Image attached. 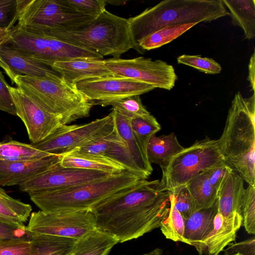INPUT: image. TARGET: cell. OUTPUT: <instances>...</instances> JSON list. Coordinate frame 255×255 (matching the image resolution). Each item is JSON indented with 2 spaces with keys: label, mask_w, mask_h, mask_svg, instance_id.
Wrapping results in <instances>:
<instances>
[{
  "label": "cell",
  "mask_w": 255,
  "mask_h": 255,
  "mask_svg": "<svg viewBox=\"0 0 255 255\" xmlns=\"http://www.w3.org/2000/svg\"><path fill=\"white\" fill-rule=\"evenodd\" d=\"M31 211L30 205L12 198L0 187V220L23 226Z\"/></svg>",
  "instance_id": "4dcf8cb0"
},
{
  "label": "cell",
  "mask_w": 255,
  "mask_h": 255,
  "mask_svg": "<svg viewBox=\"0 0 255 255\" xmlns=\"http://www.w3.org/2000/svg\"><path fill=\"white\" fill-rule=\"evenodd\" d=\"M41 35L57 38L103 57H118L131 49L137 50L128 19L107 10L74 29L52 30Z\"/></svg>",
  "instance_id": "5b68a950"
},
{
  "label": "cell",
  "mask_w": 255,
  "mask_h": 255,
  "mask_svg": "<svg viewBox=\"0 0 255 255\" xmlns=\"http://www.w3.org/2000/svg\"><path fill=\"white\" fill-rule=\"evenodd\" d=\"M249 75L248 80L250 84V87L255 93V52H253L251 55L248 65Z\"/></svg>",
  "instance_id": "bcb514c9"
},
{
  "label": "cell",
  "mask_w": 255,
  "mask_h": 255,
  "mask_svg": "<svg viewBox=\"0 0 255 255\" xmlns=\"http://www.w3.org/2000/svg\"><path fill=\"white\" fill-rule=\"evenodd\" d=\"M245 190L244 180L232 171L227 175L217 191L218 212L238 230L243 226L240 207Z\"/></svg>",
  "instance_id": "2e32d148"
},
{
  "label": "cell",
  "mask_w": 255,
  "mask_h": 255,
  "mask_svg": "<svg viewBox=\"0 0 255 255\" xmlns=\"http://www.w3.org/2000/svg\"><path fill=\"white\" fill-rule=\"evenodd\" d=\"M75 151L106 157L121 164L127 170L147 179L133 162L116 128L109 134Z\"/></svg>",
  "instance_id": "ac0fdd59"
},
{
  "label": "cell",
  "mask_w": 255,
  "mask_h": 255,
  "mask_svg": "<svg viewBox=\"0 0 255 255\" xmlns=\"http://www.w3.org/2000/svg\"><path fill=\"white\" fill-rule=\"evenodd\" d=\"M66 3L83 13L97 16L105 10L106 0H64Z\"/></svg>",
  "instance_id": "60d3db41"
},
{
  "label": "cell",
  "mask_w": 255,
  "mask_h": 255,
  "mask_svg": "<svg viewBox=\"0 0 255 255\" xmlns=\"http://www.w3.org/2000/svg\"><path fill=\"white\" fill-rule=\"evenodd\" d=\"M198 24L197 22L168 26L161 28L144 38L138 44L143 54L145 50L158 48L175 39L188 30Z\"/></svg>",
  "instance_id": "1f68e13d"
},
{
  "label": "cell",
  "mask_w": 255,
  "mask_h": 255,
  "mask_svg": "<svg viewBox=\"0 0 255 255\" xmlns=\"http://www.w3.org/2000/svg\"><path fill=\"white\" fill-rule=\"evenodd\" d=\"M17 9V0H0V28L14 27Z\"/></svg>",
  "instance_id": "ab89813d"
},
{
  "label": "cell",
  "mask_w": 255,
  "mask_h": 255,
  "mask_svg": "<svg viewBox=\"0 0 255 255\" xmlns=\"http://www.w3.org/2000/svg\"><path fill=\"white\" fill-rule=\"evenodd\" d=\"M238 231L218 211L214 220L213 229L202 241L199 255H202L206 251L207 255H219L226 247L236 240Z\"/></svg>",
  "instance_id": "603a6c76"
},
{
  "label": "cell",
  "mask_w": 255,
  "mask_h": 255,
  "mask_svg": "<svg viewBox=\"0 0 255 255\" xmlns=\"http://www.w3.org/2000/svg\"><path fill=\"white\" fill-rule=\"evenodd\" d=\"M94 105L109 106L114 101L148 93L155 88L146 83L115 75L87 79L75 84Z\"/></svg>",
  "instance_id": "4fadbf2b"
},
{
  "label": "cell",
  "mask_w": 255,
  "mask_h": 255,
  "mask_svg": "<svg viewBox=\"0 0 255 255\" xmlns=\"http://www.w3.org/2000/svg\"><path fill=\"white\" fill-rule=\"evenodd\" d=\"M242 255L238 253V254H235V255Z\"/></svg>",
  "instance_id": "f907efd6"
},
{
  "label": "cell",
  "mask_w": 255,
  "mask_h": 255,
  "mask_svg": "<svg viewBox=\"0 0 255 255\" xmlns=\"http://www.w3.org/2000/svg\"><path fill=\"white\" fill-rule=\"evenodd\" d=\"M225 161L249 185L255 186V94L244 98L238 92L218 139Z\"/></svg>",
  "instance_id": "7a4b0ae2"
},
{
  "label": "cell",
  "mask_w": 255,
  "mask_h": 255,
  "mask_svg": "<svg viewBox=\"0 0 255 255\" xmlns=\"http://www.w3.org/2000/svg\"><path fill=\"white\" fill-rule=\"evenodd\" d=\"M178 64L189 66L200 71L209 74H217L221 72L222 67L214 59L202 57L200 55L183 54L177 58Z\"/></svg>",
  "instance_id": "8d00e7d4"
},
{
  "label": "cell",
  "mask_w": 255,
  "mask_h": 255,
  "mask_svg": "<svg viewBox=\"0 0 255 255\" xmlns=\"http://www.w3.org/2000/svg\"><path fill=\"white\" fill-rule=\"evenodd\" d=\"M30 239L26 226H21L0 220V240L5 239Z\"/></svg>",
  "instance_id": "b9f144b4"
},
{
  "label": "cell",
  "mask_w": 255,
  "mask_h": 255,
  "mask_svg": "<svg viewBox=\"0 0 255 255\" xmlns=\"http://www.w3.org/2000/svg\"><path fill=\"white\" fill-rule=\"evenodd\" d=\"M6 44L49 66L55 62L71 59L103 58L100 55L57 38L16 28L11 39Z\"/></svg>",
  "instance_id": "9c48e42d"
},
{
  "label": "cell",
  "mask_w": 255,
  "mask_h": 255,
  "mask_svg": "<svg viewBox=\"0 0 255 255\" xmlns=\"http://www.w3.org/2000/svg\"><path fill=\"white\" fill-rule=\"evenodd\" d=\"M115 128L111 112L108 115L82 125H69L44 140L32 144L52 155L62 156L111 133Z\"/></svg>",
  "instance_id": "8fae6325"
},
{
  "label": "cell",
  "mask_w": 255,
  "mask_h": 255,
  "mask_svg": "<svg viewBox=\"0 0 255 255\" xmlns=\"http://www.w3.org/2000/svg\"><path fill=\"white\" fill-rule=\"evenodd\" d=\"M61 157L52 155L27 162L0 159V185H19L55 166L60 162Z\"/></svg>",
  "instance_id": "e0dca14e"
},
{
  "label": "cell",
  "mask_w": 255,
  "mask_h": 255,
  "mask_svg": "<svg viewBox=\"0 0 255 255\" xmlns=\"http://www.w3.org/2000/svg\"><path fill=\"white\" fill-rule=\"evenodd\" d=\"M163 250L160 248H156L150 252L140 255H162Z\"/></svg>",
  "instance_id": "681fc988"
},
{
  "label": "cell",
  "mask_w": 255,
  "mask_h": 255,
  "mask_svg": "<svg viewBox=\"0 0 255 255\" xmlns=\"http://www.w3.org/2000/svg\"><path fill=\"white\" fill-rule=\"evenodd\" d=\"M184 148L173 132L158 136L154 134L151 137L147 145V159L151 164H158L162 169Z\"/></svg>",
  "instance_id": "d4e9b609"
},
{
  "label": "cell",
  "mask_w": 255,
  "mask_h": 255,
  "mask_svg": "<svg viewBox=\"0 0 255 255\" xmlns=\"http://www.w3.org/2000/svg\"><path fill=\"white\" fill-rule=\"evenodd\" d=\"M118 243L112 236L96 229L77 240L72 252L74 255H107Z\"/></svg>",
  "instance_id": "4316f807"
},
{
  "label": "cell",
  "mask_w": 255,
  "mask_h": 255,
  "mask_svg": "<svg viewBox=\"0 0 255 255\" xmlns=\"http://www.w3.org/2000/svg\"><path fill=\"white\" fill-rule=\"evenodd\" d=\"M116 129L125 143L128 153L135 165L148 178L153 171L149 162L146 148L133 133L130 127V119L112 110Z\"/></svg>",
  "instance_id": "44dd1931"
},
{
  "label": "cell",
  "mask_w": 255,
  "mask_h": 255,
  "mask_svg": "<svg viewBox=\"0 0 255 255\" xmlns=\"http://www.w3.org/2000/svg\"><path fill=\"white\" fill-rule=\"evenodd\" d=\"M60 163L65 167L98 170L111 174L126 170L121 164L106 157L76 151L62 155Z\"/></svg>",
  "instance_id": "cb8c5ba5"
},
{
  "label": "cell",
  "mask_w": 255,
  "mask_h": 255,
  "mask_svg": "<svg viewBox=\"0 0 255 255\" xmlns=\"http://www.w3.org/2000/svg\"><path fill=\"white\" fill-rule=\"evenodd\" d=\"M16 115L23 122L32 144L40 142L69 125L62 124L59 117L43 110L19 89L9 86Z\"/></svg>",
  "instance_id": "5bb4252c"
},
{
  "label": "cell",
  "mask_w": 255,
  "mask_h": 255,
  "mask_svg": "<svg viewBox=\"0 0 255 255\" xmlns=\"http://www.w3.org/2000/svg\"><path fill=\"white\" fill-rule=\"evenodd\" d=\"M33 255H69L77 240L30 233Z\"/></svg>",
  "instance_id": "f1b7e54d"
},
{
  "label": "cell",
  "mask_w": 255,
  "mask_h": 255,
  "mask_svg": "<svg viewBox=\"0 0 255 255\" xmlns=\"http://www.w3.org/2000/svg\"><path fill=\"white\" fill-rule=\"evenodd\" d=\"M224 251V255H233L240 254L242 255H255V238L253 237L248 240L230 245Z\"/></svg>",
  "instance_id": "f6af8a7d"
},
{
  "label": "cell",
  "mask_w": 255,
  "mask_h": 255,
  "mask_svg": "<svg viewBox=\"0 0 255 255\" xmlns=\"http://www.w3.org/2000/svg\"><path fill=\"white\" fill-rule=\"evenodd\" d=\"M50 67L63 80L75 85L83 80L113 75L105 60L100 59L80 58L58 61Z\"/></svg>",
  "instance_id": "d6986e66"
},
{
  "label": "cell",
  "mask_w": 255,
  "mask_h": 255,
  "mask_svg": "<svg viewBox=\"0 0 255 255\" xmlns=\"http://www.w3.org/2000/svg\"><path fill=\"white\" fill-rule=\"evenodd\" d=\"M232 171L233 170L225 160L216 163L207 170L210 183L218 191L225 177Z\"/></svg>",
  "instance_id": "7bdbcfd3"
},
{
  "label": "cell",
  "mask_w": 255,
  "mask_h": 255,
  "mask_svg": "<svg viewBox=\"0 0 255 255\" xmlns=\"http://www.w3.org/2000/svg\"><path fill=\"white\" fill-rule=\"evenodd\" d=\"M105 61L113 75L130 78L155 88L170 90L177 80L173 66L161 60L143 57L126 59L118 57Z\"/></svg>",
  "instance_id": "7c38bea8"
},
{
  "label": "cell",
  "mask_w": 255,
  "mask_h": 255,
  "mask_svg": "<svg viewBox=\"0 0 255 255\" xmlns=\"http://www.w3.org/2000/svg\"><path fill=\"white\" fill-rule=\"evenodd\" d=\"M15 30V26L12 29L0 28V45L9 41Z\"/></svg>",
  "instance_id": "7dc6e473"
},
{
  "label": "cell",
  "mask_w": 255,
  "mask_h": 255,
  "mask_svg": "<svg viewBox=\"0 0 255 255\" xmlns=\"http://www.w3.org/2000/svg\"><path fill=\"white\" fill-rule=\"evenodd\" d=\"M222 0L229 9L232 23L243 29L245 38L254 39L255 37V0Z\"/></svg>",
  "instance_id": "484cf974"
},
{
  "label": "cell",
  "mask_w": 255,
  "mask_h": 255,
  "mask_svg": "<svg viewBox=\"0 0 255 255\" xmlns=\"http://www.w3.org/2000/svg\"><path fill=\"white\" fill-rule=\"evenodd\" d=\"M17 3L16 29L38 34L73 29L97 17L75 9L64 0H17Z\"/></svg>",
  "instance_id": "52a82bcc"
},
{
  "label": "cell",
  "mask_w": 255,
  "mask_h": 255,
  "mask_svg": "<svg viewBox=\"0 0 255 255\" xmlns=\"http://www.w3.org/2000/svg\"><path fill=\"white\" fill-rule=\"evenodd\" d=\"M128 170L69 188L28 193L30 200L45 212L91 210L108 199L146 180Z\"/></svg>",
  "instance_id": "3957f363"
},
{
  "label": "cell",
  "mask_w": 255,
  "mask_h": 255,
  "mask_svg": "<svg viewBox=\"0 0 255 255\" xmlns=\"http://www.w3.org/2000/svg\"><path fill=\"white\" fill-rule=\"evenodd\" d=\"M170 206L167 216L161 223L160 228L167 239L184 242L185 221L174 205V197L169 193Z\"/></svg>",
  "instance_id": "d6a6232c"
},
{
  "label": "cell",
  "mask_w": 255,
  "mask_h": 255,
  "mask_svg": "<svg viewBox=\"0 0 255 255\" xmlns=\"http://www.w3.org/2000/svg\"><path fill=\"white\" fill-rule=\"evenodd\" d=\"M9 86L0 70V110L16 115L15 108L9 91Z\"/></svg>",
  "instance_id": "ee69618b"
},
{
  "label": "cell",
  "mask_w": 255,
  "mask_h": 255,
  "mask_svg": "<svg viewBox=\"0 0 255 255\" xmlns=\"http://www.w3.org/2000/svg\"><path fill=\"white\" fill-rule=\"evenodd\" d=\"M111 175L98 170L65 167L59 162L47 171L18 186L21 191L27 193L58 190L100 180Z\"/></svg>",
  "instance_id": "9a60e30c"
},
{
  "label": "cell",
  "mask_w": 255,
  "mask_h": 255,
  "mask_svg": "<svg viewBox=\"0 0 255 255\" xmlns=\"http://www.w3.org/2000/svg\"><path fill=\"white\" fill-rule=\"evenodd\" d=\"M218 211V199L211 206L193 213L185 221L184 243L194 246L198 254L202 241L214 228V220Z\"/></svg>",
  "instance_id": "7402d4cb"
},
{
  "label": "cell",
  "mask_w": 255,
  "mask_h": 255,
  "mask_svg": "<svg viewBox=\"0 0 255 255\" xmlns=\"http://www.w3.org/2000/svg\"><path fill=\"white\" fill-rule=\"evenodd\" d=\"M95 218L91 210L71 212H32L26 226L27 232L75 240L93 232Z\"/></svg>",
  "instance_id": "30bf717a"
},
{
  "label": "cell",
  "mask_w": 255,
  "mask_h": 255,
  "mask_svg": "<svg viewBox=\"0 0 255 255\" xmlns=\"http://www.w3.org/2000/svg\"><path fill=\"white\" fill-rule=\"evenodd\" d=\"M130 124L133 133L146 148L151 137L161 129L160 124L151 114L132 118Z\"/></svg>",
  "instance_id": "836d02e7"
},
{
  "label": "cell",
  "mask_w": 255,
  "mask_h": 255,
  "mask_svg": "<svg viewBox=\"0 0 255 255\" xmlns=\"http://www.w3.org/2000/svg\"><path fill=\"white\" fill-rule=\"evenodd\" d=\"M185 186L192 198L194 212L212 206L217 199V191L209 182L207 170L195 176Z\"/></svg>",
  "instance_id": "83f0119b"
},
{
  "label": "cell",
  "mask_w": 255,
  "mask_h": 255,
  "mask_svg": "<svg viewBox=\"0 0 255 255\" xmlns=\"http://www.w3.org/2000/svg\"><path fill=\"white\" fill-rule=\"evenodd\" d=\"M0 67H1L4 71L5 74L9 77L12 84L14 83V77L8 68V66L3 61L0 56Z\"/></svg>",
  "instance_id": "c3c4849f"
},
{
  "label": "cell",
  "mask_w": 255,
  "mask_h": 255,
  "mask_svg": "<svg viewBox=\"0 0 255 255\" xmlns=\"http://www.w3.org/2000/svg\"><path fill=\"white\" fill-rule=\"evenodd\" d=\"M225 160L218 140L206 136L196 140L175 155L167 165L162 168V177L157 185L161 191L172 192L186 185L198 174Z\"/></svg>",
  "instance_id": "ba28073f"
},
{
  "label": "cell",
  "mask_w": 255,
  "mask_h": 255,
  "mask_svg": "<svg viewBox=\"0 0 255 255\" xmlns=\"http://www.w3.org/2000/svg\"><path fill=\"white\" fill-rule=\"evenodd\" d=\"M14 83L42 109L59 117L64 125L88 117L93 106L75 85L60 76L45 78L17 75Z\"/></svg>",
  "instance_id": "8992f818"
},
{
  "label": "cell",
  "mask_w": 255,
  "mask_h": 255,
  "mask_svg": "<svg viewBox=\"0 0 255 255\" xmlns=\"http://www.w3.org/2000/svg\"><path fill=\"white\" fill-rule=\"evenodd\" d=\"M34 246L30 240H0V255H33Z\"/></svg>",
  "instance_id": "74e56055"
},
{
  "label": "cell",
  "mask_w": 255,
  "mask_h": 255,
  "mask_svg": "<svg viewBox=\"0 0 255 255\" xmlns=\"http://www.w3.org/2000/svg\"><path fill=\"white\" fill-rule=\"evenodd\" d=\"M169 193L173 195L175 207L185 221L194 213L192 199L186 186H180Z\"/></svg>",
  "instance_id": "f35d334b"
},
{
  "label": "cell",
  "mask_w": 255,
  "mask_h": 255,
  "mask_svg": "<svg viewBox=\"0 0 255 255\" xmlns=\"http://www.w3.org/2000/svg\"><path fill=\"white\" fill-rule=\"evenodd\" d=\"M112 107L120 114L128 118L144 116L150 114L142 104L140 95L126 97L110 103Z\"/></svg>",
  "instance_id": "e575fe53"
},
{
  "label": "cell",
  "mask_w": 255,
  "mask_h": 255,
  "mask_svg": "<svg viewBox=\"0 0 255 255\" xmlns=\"http://www.w3.org/2000/svg\"><path fill=\"white\" fill-rule=\"evenodd\" d=\"M52 155L37 149L32 144L15 140L0 142V159L14 161H33Z\"/></svg>",
  "instance_id": "f546056e"
},
{
  "label": "cell",
  "mask_w": 255,
  "mask_h": 255,
  "mask_svg": "<svg viewBox=\"0 0 255 255\" xmlns=\"http://www.w3.org/2000/svg\"><path fill=\"white\" fill-rule=\"evenodd\" d=\"M0 56L14 78L17 75L45 78L60 76L50 66L15 50L6 43L0 45Z\"/></svg>",
  "instance_id": "ffe728a7"
},
{
  "label": "cell",
  "mask_w": 255,
  "mask_h": 255,
  "mask_svg": "<svg viewBox=\"0 0 255 255\" xmlns=\"http://www.w3.org/2000/svg\"><path fill=\"white\" fill-rule=\"evenodd\" d=\"M240 213L243 225L248 234H255V186L249 185L245 189L241 207Z\"/></svg>",
  "instance_id": "d590c367"
},
{
  "label": "cell",
  "mask_w": 255,
  "mask_h": 255,
  "mask_svg": "<svg viewBox=\"0 0 255 255\" xmlns=\"http://www.w3.org/2000/svg\"><path fill=\"white\" fill-rule=\"evenodd\" d=\"M159 181L145 180L91 209L97 229L122 243L159 228L170 201L169 193L157 189Z\"/></svg>",
  "instance_id": "6da1fadb"
},
{
  "label": "cell",
  "mask_w": 255,
  "mask_h": 255,
  "mask_svg": "<svg viewBox=\"0 0 255 255\" xmlns=\"http://www.w3.org/2000/svg\"><path fill=\"white\" fill-rule=\"evenodd\" d=\"M229 15L222 0H165L128 19L137 51L145 37L164 27L207 22Z\"/></svg>",
  "instance_id": "277c9868"
}]
</instances>
